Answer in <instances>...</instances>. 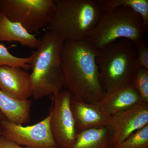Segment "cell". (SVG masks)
I'll return each mask as SVG.
<instances>
[{"label":"cell","mask_w":148,"mask_h":148,"mask_svg":"<svg viewBox=\"0 0 148 148\" xmlns=\"http://www.w3.org/2000/svg\"><path fill=\"white\" fill-rule=\"evenodd\" d=\"M96 51L86 40L65 41L61 51L64 87L75 98L89 104H98L106 95L95 61Z\"/></svg>","instance_id":"6da1fadb"},{"label":"cell","mask_w":148,"mask_h":148,"mask_svg":"<svg viewBox=\"0 0 148 148\" xmlns=\"http://www.w3.org/2000/svg\"><path fill=\"white\" fill-rule=\"evenodd\" d=\"M64 42L58 35L47 31L32 53V72L30 75L34 99L52 96L63 90L64 81L61 53Z\"/></svg>","instance_id":"7a4b0ae2"},{"label":"cell","mask_w":148,"mask_h":148,"mask_svg":"<svg viewBox=\"0 0 148 148\" xmlns=\"http://www.w3.org/2000/svg\"><path fill=\"white\" fill-rule=\"evenodd\" d=\"M95 61L106 95L132 86L139 68L131 41L122 39L97 49Z\"/></svg>","instance_id":"3957f363"},{"label":"cell","mask_w":148,"mask_h":148,"mask_svg":"<svg viewBox=\"0 0 148 148\" xmlns=\"http://www.w3.org/2000/svg\"><path fill=\"white\" fill-rule=\"evenodd\" d=\"M48 31L65 41L84 40L97 25L104 10L98 0H57Z\"/></svg>","instance_id":"277c9868"},{"label":"cell","mask_w":148,"mask_h":148,"mask_svg":"<svg viewBox=\"0 0 148 148\" xmlns=\"http://www.w3.org/2000/svg\"><path fill=\"white\" fill-rule=\"evenodd\" d=\"M147 32L140 15L132 9L119 7L104 10L85 40L97 50L122 39L131 41L135 46L145 40Z\"/></svg>","instance_id":"5b68a950"},{"label":"cell","mask_w":148,"mask_h":148,"mask_svg":"<svg viewBox=\"0 0 148 148\" xmlns=\"http://www.w3.org/2000/svg\"><path fill=\"white\" fill-rule=\"evenodd\" d=\"M56 7L54 0H0V10L31 34L48 27Z\"/></svg>","instance_id":"8992f818"},{"label":"cell","mask_w":148,"mask_h":148,"mask_svg":"<svg viewBox=\"0 0 148 148\" xmlns=\"http://www.w3.org/2000/svg\"><path fill=\"white\" fill-rule=\"evenodd\" d=\"M72 95L64 89L51 96L52 104L49 110L51 134L58 148H71L76 138L77 132L71 108Z\"/></svg>","instance_id":"52a82bcc"},{"label":"cell","mask_w":148,"mask_h":148,"mask_svg":"<svg viewBox=\"0 0 148 148\" xmlns=\"http://www.w3.org/2000/svg\"><path fill=\"white\" fill-rule=\"evenodd\" d=\"M1 136L20 146L32 148H58L51 134L50 116L32 125L24 126L5 119L0 121Z\"/></svg>","instance_id":"ba28073f"},{"label":"cell","mask_w":148,"mask_h":148,"mask_svg":"<svg viewBox=\"0 0 148 148\" xmlns=\"http://www.w3.org/2000/svg\"><path fill=\"white\" fill-rule=\"evenodd\" d=\"M148 124V103L140 101L128 110L110 117L108 125L113 135L114 146Z\"/></svg>","instance_id":"9c48e42d"},{"label":"cell","mask_w":148,"mask_h":148,"mask_svg":"<svg viewBox=\"0 0 148 148\" xmlns=\"http://www.w3.org/2000/svg\"><path fill=\"white\" fill-rule=\"evenodd\" d=\"M0 90L15 100H28L32 96L30 74L19 67L1 66Z\"/></svg>","instance_id":"30bf717a"},{"label":"cell","mask_w":148,"mask_h":148,"mask_svg":"<svg viewBox=\"0 0 148 148\" xmlns=\"http://www.w3.org/2000/svg\"><path fill=\"white\" fill-rule=\"evenodd\" d=\"M71 106L77 134L85 130L108 125L110 116L104 113L98 104L86 103L72 95Z\"/></svg>","instance_id":"8fae6325"},{"label":"cell","mask_w":148,"mask_h":148,"mask_svg":"<svg viewBox=\"0 0 148 148\" xmlns=\"http://www.w3.org/2000/svg\"><path fill=\"white\" fill-rule=\"evenodd\" d=\"M140 101L138 92L131 86L106 95L98 105L104 113L111 116L132 108Z\"/></svg>","instance_id":"7c38bea8"},{"label":"cell","mask_w":148,"mask_h":148,"mask_svg":"<svg viewBox=\"0 0 148 148\" xmlns=\"http://www.w3.org/2000/svg\"><path fill=\"white\" fill-rule=\"evenodd\" d=\"M0 41L17 42L23 46L36 49L40 40L19 23L10 20L0 10Z\"/></svg>","instance_id":"4fadbf2b"},{"label":"cell","mask_w":148,"mask_h":148,"mask_svg":"<svg viewBox=\"0 0 148 148\" xmlns=\"http://www.w3.org/2000/svg\"><path fill=\"white\" fill-rule=\"evenodd\" d=\"M112 131L109 125L82 130L77 134L71 148H114Z\"/></svg>","instance_id":"5bb4252c"},{"label":"cell","mask_w":148,"mask_h":148,"mask_svg":"<svg viewBox=\"0 0 148 148\" xmlns=\"http://www.w3.org/2000/svg\"><path fill=\"white\" fill-rule=\"evenodd\" d=\"M32 101L15 100L0 90V111L9 121L24 125L31 121Z\"/></svg>","instance_id":"9a60e30c"},{"label":"cell","mask_w":148,"mask_h":148,"mask_svg":"<svg viewBox=\"0 0 148 148\" xmlns=\"http://www.w3.org/2000/svg\"><path fill=\"white\" fill-rule=\"evenodd\" d=\"M98 1L104 10L119 7L132 9L141 16L145 28L147 31L148 0H98Z\"/></svg>","instance_id":"2e32d148"},{"label":"cell","mask_w":148,"mask_h":148,"mask_svg":"<svg viewBox=\"0 0 148 148\" xmlns=\"http://www.w3.org/2000/svg\"><path fill=\"white\" fill-rule=\"evenodd\" d=\"M33 59L32 53L29 57H17L11 54L5 46L0 44V67H19L27 71L32 69Z\"/></svg>","instance_id":"e0dca14e"},{"label":"cell","mask_w":148,"mask_h":148,"mask_svg":"<svg viewBox=\"0 0 148 148\" xmlns=\"http://www.w3.org/2000/svg\"><path fill=\"white\" fill-rule=\"evenodd\" d=\"M114 148H148V124L132 133Z\"/></svg>","instance_id":"ac0fdd59"},{"label":"cell","mask_w":148,"mask_h":148,"mask_svg":"<svg viewBox=\"0 0 148 148\" xmlns=\"http://www.w3.org/2000/svg\"><path fill=\"white\" fill-rule=\"evenodd\" d=\"M132 86L138 92L140 101L148 103V69H138L133 79Z\"/></svg>","instance_id":"d6986e66"},{"label":"cell","mask_w":148,"mask_h":148,"mask_svg":"<svg viewBox=\"0 0 148 148\" xmlns=\"http://www.w3.org/2000/svg\"><path fill=\"white\" fill-rule=\"evenodd\" d=\"M137 53V63L138 68L148 69V45L143 40L135 45Z\"/></svg>","instance_id":"ffe728a7"},{"label":"cell","mask_w":148,"mask_h":148,"mask_svg":"<svg viewBox=\"0 0 148 148\" xmlns=\"http://www.w3.org/2000/svg\"><path fill=\"white\" fill-rule=\"evenodd\" d=\"M0 148H32L29 147H22L14 142L6 139L2 136L0 138Z\"/></svg>","instance_id":"44dd1931"},{"label":"cell","mask_w":148,"mask_h":148,"mask_svg":"<svg viewBox=\"0 0 148 148\" xmlns=\"http://www.w3.org/2000/svg\"><path fill=\"white\" fill-rule=\"evenodd\" d=\"M5 119H6L5 118V116L0 111V121Z\"/></svg>","instance_id":"7402d4cb"},{"label":"cell","mask_w":148,"mask_h":148,"mask_svg":"<svg viewBox=\"0 0 148 148\" xmlns=\"http://www.w3.org/2000/svg\"><path fill=\"white\" fill-rule=\"evenodd\" d=\"M1 127L0 126V138H1Z\"/></svg>","instance_id":"603a6c76"}]
</instances>
